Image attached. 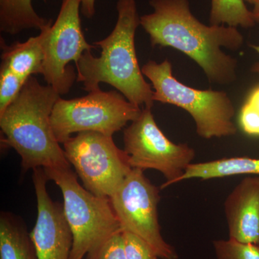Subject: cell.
<instances>
[{"label": "cell", "mask_w": 259, "mask_h": 259, "mask_svg": "<svg viewBox=\"0 0 259 259\" xmlns=\"http://www.w3.org/2000/svg\"><path fill=\"white\" fill-rule=\"evenodd\" d=\"M153 13L141 17L152 47L183 53L203 70L209 82L230 84L237 78V60L223 52L241 49L244 38L237 28L207 25L191 12L189 0H150Z\"/></svg>", "instance_id": "obj_1"}, {"label": "cell", "mask_w": 259, "mask_h": 259, "mask_svg": "<svg viewBox=\"0 0 259 259\" xmlns=\"http://www.w3.org/2000/svg\"><path fill=\"white\" fill-rule=\"evenodd\" d=\"M117 20L111 33L94 42L101 49L95 57L91 51L83 53L76 64L78 82L88 93L107 83L134 105L152 108L153 90L145 80L136 55L135 36L141 25L136 0H117Z\"/></svg>", "instance_id": "obj_2"}, {"label": "cell", "mask_w": 259, "mask_h": 259, "mask_svg": "<svg viewBox=\"0 0 259 259\" xmlns=\"http://www.w3.org/2000/svg\"><path fill=\"white\" fill-rule=\"evenodd\" d=\"M60 95L30 76L16 99L0 115L5 144L20 155L24 171L70 168L51 126L53 109Z\"/></svg>", "instance_id": "obj_3"}, {"label": "cell", "mask_w": 259, "mask_h": 259, "mask_svg": "<svg viewBox=\"0 0 259 259\" xmlns=\"http://www.w3.org/2000/svg\"><path fill=\"white\" fill-rule=\"evenodd\" d=\"M60 188L65 218L73 236L70 259H95L104 243L122 231L110 199L83 188L71 168H44Z\"/></svg>", "instance_id": "obj_4"}, {"label": "cell", "mask_w": 259, "mask_h": 259, "mask_svg": "<svg viewBox=\"0 0 259 259\" xmlns=\"http://www.w3.org/2000/svg\"><path fill=\"white\" fill-rule=\"evenodd\" d=\"M141 70L152 83L153 101L175 105L188 112L201 138L208 140L236 134L235 107L226 93L197 90L184 84L174 76L171 63L168 60L148 61Z\"/></svg>", "instance_id": "obj_5"}, {"label": "cell", "mask_w": 259, "mask_h": 259, "mask_svg": "<svg viewBox=\"0 0 259 259\" xmlns=\"http://www.w3.org/2000/svg\"><path fill=\"white\" fill-rule=\"evenodd\" d=\"M141 107L129 102L118 91L101 89L72 100L59 98L51 114L53 131L59 144L75 133L93 131L112 136L136 120Z\"/></svg>", "instance_id": "obj_6"}, {"label": "cell", "mask_w": 259, "mask_h": 259, "mask_svg": "<svg viewBox=\"0 0 259 259\" xmlns=\"http://www.w3.org/2000/svg\"><path fill=\"white\" fill-rule=\"evenodd\" d=\"M124 151L132 168L161 172L166 182L161 190L180 182L194 163L195 151L186 144L170 141L156 124L151 108L145 107L123 134Z\"/></svg>", "instance_id": "obj_7"}, {"label": "cell", "mask_w": 259, "mask_h": 259, "mask_svg": "<svg viewBox=\"0 0 259 259\" xmlns=\"http://www.w3.org/2000/svg\"><path fill=\"white\" fill-rule=\"evenodd\" d=\"M63 145L85 189L98 197L111 198L132 169L125 151L117 147L112 136L85 131Z\"/></svg>", "instance_id": "obj_8"}, {"label": "cell", "mask_w": 259, "mask_h": 259, "mask_svg": "<svg viewBox=\"0 0 259 259\" xmlns=\"http://www.w3.org/2000/svg\"><path fill=\"white\" fill-rule=\"evenodd\" d=\"M80 9V0H61L55 22L40 31L45 56L42 76L60 95L69 93L76 80L70 63L76 64L83 53L96 47L88 44L83 35Z\"/></svg>", "instance_id": "obj_9"}, {"label": "cell", "mask_w": 259, "mask_h": 259, "mask_svg": "<svg viewBox=\"0 0 259 259\" xmlns=\"http://www.w3.org/2000/svg\"><path fill=\"white\" fill-rule=\"evenodd\" d=\"M160 190L146 178L143 170L132 168L110 202L122 231L147 242L159 258L178 259L175 248L162 236L158 217Z\"/></svg>", "instance_id": "obj_10"}, {"label": "cell", "mask_w": 259, "mask_h": 259, "mask_svg": "<svg viewBox=\"0 0 259 259\" xmlns=\"http://www.w3.org/2000/svg\"><path fill=\"white\" fill-rule=\"evenodd\" d=\"M48 177L42 168L33 169L37 216L30 238L37 259H70L73 236L60 204L47 192Z\"/></svg>", "instance_id": "obj_11"}, {"label": "cell", "mask_w": 259, "mask_h": 259, "mask_svg": "<svg viewBox=\"0 0 259 259\" xmlns=\"http://www.w3.org/2000/svg\"><path fill=\"white\" fill-rule=\"evenodd\" d=\"M230 239L259 244V176L245 177L224 203Z\"/></svg>", "instance_id": "obj_12"}, {"label": "cell", "mask_w": 259, "mask_h": 259, "mask_svg": "<svg viewBox=\"0 0 259 259\" xmlns=\"http://www.w3.org/2000/svg\"><path fill=\"white\" fill-rule=\"evenodd\" d=\"M44 34L30 37L26 41L8 46L1 39L2 63L15 74L28 80L32 75L42 74L44 51Z\"/></svg>", "instance_id": "obj_13"}, {"label": "cell", "mask_w": 259, "mask_h": 259, "mask_svg": "<svg viewBox=\"0 0 259 259\" xmlns=\"http://www.w3.org/2000/svg\"><path fill=\"white\" fill-rule=\"evenodd\" d=\"M243 175L259 176V158L231 157L192 163L187 167L180 182L192 179L208 180Z\"/></svg>", "instance_id": "obj_14"}, {"label": "cell", "mask_w": 259, "mask_h": 259, "mask_svg": "<svg viewBox=\"0 0 259 259\" xmlns=\"http://www.w3.org/2000/svg\"><path fill=\"white\" fill-rule=\"evenodd\" d=\"M0 259H37L26 227L9 213L0 217Z\"/></svg>", "instance_id": "obj_15"}, {"label": "cell", "mask_w": 259, "mask_h": 259, "mask_svg": "<svg viewBox=\"0 0 259 259\" xmlns=\"http://www.w3.org/2000/svg\"><path fill=\"white\" fill-rule=\"evenodd\" d=\"M52 20L40 17L32 6V0H0V30L15 35L23 30H41Z\"/></svg>", "instance_id": "obj_16"}, {"label": "cell", "mask_w": 259, "mask_h": 259, "mask_svg": "<svg viewBox=\"0 0 259 259\" xmlns=\"http://www.w3.org/2000/svg\"><path fill=\"white\" fill-rule=\"evenodd\" d=\"M209 21V25L233 28H253L256 24L245 0H211Z\"/></svg>", "instance_id": "obj_17"}, {"label": "cell", "mask_w": 259, "mask_h": 259, "mask_svg": "<svg viewBox=\"0 0 259 259\" xmlns=\"http://www.w3.org/2000/svg\"><path fill=\"white\" fill-rule=\"evenodd\" d=\"M213 249L217 259H259V244L245 243L234 240H216Z\"/></svg>", "instance_id": "obj_18"}, {"label": "cell", "mask_w": 259, "mask_h": 259, "mask_svg": "<svg viewBox=\"0 0 259 259\" xmlns=\"http://www.w3.org/2000/svg\"><path fill=\"white\" fill-rule=\"evenodd\" d=\"M28 80L15 74L6 66L0 67V115L18 96Z\"/></svg>", "instance_id": "obj_19"}, {"label": "cell", "mask_w": 259, "mask_h": 259, "mask_svg": "<svg viewBox=\"0 0 259 259\" xmlns=\"http://www.w3.org/2000/svg\"><path fill=\"white\" fill-rule=\"evenodd\" d=\"M126 258L158 259L156 250L142 238L130 232L123 231Z\"/></svg>", "instance_id": "obj_20"}, {"label": "cell", "mask_w": 259, "mask_h": 259, "mask_svg": "<svg viewBox=\"0 0 259 259\" xmlns=\"http://www.w3.org/2000/svg\"><path fill=\"white\" fill-rule=\"evenodd\" d=\"M95 259H127L123 231L117 232L109 238L99 250Z\"/></svg>", "instance_id": "obj_21"}, {"label": "cell", "mask_w": 259, "mask_h": 259, "mask_svg": "<svg viewBox=\"0 0 259 259\" xmlns=\"http://www.w3.org/2000/svg\"><path fill=\"white\" fill-rule=\"evenodd\" d=\"M239 124L245 134L259 137V110L245 102L239 114Z\"/></svg>", "instance_id": "obj_22"}, {"label": "cell", "mask_w": 259, "mask_h": 259, "mask_svg": "<svg viewBox=\"0 0 259 259\" xmlns=\"http://www.w3.org/2000/svg\"><path fill=\"white\" fill-rule=\"evenodd\" d=\"M81 11L87 18H92L95 15V3L96 0H80Z\"/></svg>", "instance_id": "obj_23"}, {"label": "cell", "mask_w": 259, "mask_h": 259, "mask_svg": "<svg viewBox=\"0 0 259 259\" xmlns=\"http://www.w3.org/2000/svg\"><path fill=\"white\" fill-rule=\"evenodd\" d=\"M246 102L259 110V87L252 90Z\"/></svg>", "instance_id": "obj_24"}, {"label": "cell", "mask_w": 259, "mask_h": 259, "mask_svg": "<svg viewBox=\"0 0 259 259\" xmlns=\"http://www.w3.org/2000/svg\"><path fill=\"white\" fill-rule=\"evenodd\" d=\"M245 3L253 5V10H251L253 13V18L255 23H259V0H245Z\"/></svg>", "instance_id": "obj_25"}, {"label": "cell", "mask_w": 259, "mask_h": 259, "mask_svg": "<svg viewBox=\"0 0 259 259\" xmlns=\"http://www.w3.org/2000/svg\"><path fill=\"white\" fill-rule=\"evenodd\" d=\"M250 48L259 54V45H250ZM252 72L257 74L259 76V62L255 63L251 67Z\"/></svg>", "instance_id": "obj_26"}]
</instances>
